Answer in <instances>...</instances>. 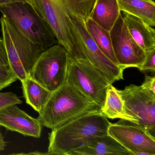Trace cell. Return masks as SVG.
Returning <instances> with one entry per match:
<instances>
[{"instance_id":"6da1fadb","label":"cell","mask_w":155,"mask_h":155,"mask_svg":"<svg viewBox=\"0 0 155 155\" xmlns=\"http://www.w3.org/2000/svg\"><path fill=\"white\" fill-rule=\"evenodd\" d=\"M96 0H30L38 14L48 23L58 41L76 58H83L80 46L69 23L71 16L85 22L90 18Z\"/></svg>"},{"instance_id":"7a4b0ae2","label":"cell","mask_w":155,"mask_h":155,"mask_svg":"<svg viewBox=\"0 0 155 155\" xmlns=\"http://www.w3.org/2000/svg\"><path fill=\"white\" fill-rule=\"evenodd\" d=\"M111 124L101 109L82 114L52 129L49 134L48 152L68 155L94 138L107 134Z\"/></svg>"},{"instance_id":"3957f363","label":"cell","mask_w":155,"mask_h":155,"mask_svg":"<svg viewBox=\"0 0 155 155\" xmlns=\"http://www.w3.org/2000/svg\"><path fill=\"white\" fill-rule=\"evenodd\" d=\"M100 109L95 102L66 82L51 92L38 118L42 126L53 129L84 113Z\"/></svg>"},{"instance_id":"277c9868","label":"cell","mask_w":155,"mask_h":155,"mask_svg":"<svg viewBox=\"0 0 155 155\" xmlns=\"http://www.w3.org/2000/svg\"><path fill=\"white\" fill-rule=\"evenodd\" d=\"M0 12L9 22L44 51L58 41L51 27L28 2H14L0 5Z\"/></svg>"},{"instance_id":"5b68a950","label":"cell","mask_w":155,"mask_h":155,"mask_svg":"<svg viewBox=\"0 0 155 155\" xmlns=\"http://www.w3.org/2000/svg\"><path fill=\"white\" fill-rule=\"evenodd\" d=\"M117 91L123 101V112L116 123L134 127L155 137V94L134 84Z\"/></svg>"},{"instance_id":"8992f818","label":"cell","mask_w":155,"mask_h":155,"mask_svg":"<svg viewBox=\"0 0 155 155\" xmlns=\"http://www.w3.org/2000/svg\"><path fill=\"white\" fill-rule=\"evenodd\" d=\"M0 22L10 68L18 79L23 81L29 77L31 71L44 50L40 45L30 40L3 16Z\"/></svg>"},{"instance_id":"52a82bcc","label":"cell","mask_w":155,"mask_h":155,"mask_svg":"<svg viewBox=\"0 0 155 155\" xmlns=\"http://www.w3.org/2000/svg\"><path fill=\"white\" fill-rule=\"evenodd\" d=\"M67 82L80 91L101 108L112 83L87 59L69 55Z\"/></svg>"},{"instance_id":"ba28073f","label":"cell","mask_w":155,"mask_h":155,"mask_svg":"<svg viewBox=\"0 0 155 155\" xmlns=\"http://www.w3.org/2000/svg\"><path fill=\"white\" fill-rule=\"evenodd\" d=\"M68 61L67 50L61 44H56L41 53L29 77L52 92L67 81Z\"/></svg>"},{"instance_id":"9c48e42d","label":"cell","mask_w":155,"mask_h":155,"mask_svg":"<svg viewBox=\"0 0 155 155\" xmlns=\"http://www.w3.org/2000/svg\"><path fill=\"white\" fill-rule=\"evenodd\" d=\"M69 23L71 31L81 48L84 58L87 59L112 84L123 79L124 69L113 63L100 49L89 34L86 22L71 16Z\"/></svg>"},{"instance_id":"30bf717a","label":"cell","mask_w":155,"mask_h":155,"mask_svg":"<svg viewBox=\"0 0 155 155\" xmlns=\"http://www.w3.org/2000/svg\"><path fill=\"white\" fill-rule=\"evenodd\" d=\"M109 32L118 66L124 70L130 67L140 69L146 59V51L131 37L121 13Z\"/></svg>"},{"instance_id":"8fae6325","label":"cell","mask_w":155,"mask_h":155,"mask_svg":"<svg viewBox=\"0 0 155 155\" xmlns=\"http://www.w3.org/2000/svg\"><path fill=\"white\" fill-rule=\"evenodd\" d=\"M108 134L117 140L131 155H155L154 137L130 126L110 124Z\"/></svg>"},{"instance_id":"7c38bea8","label":"cell","mask_w":155,"mask_h":155,"mask_svg":"<svg viewBox=\"0 0 155 155\" xmlns=\"http://www.w3.org/2000/svg\"><path fill=\"white\" fill-rule=\"evenodd\" d=\"M0 125L8 130L35 138L40 137L42 126L38 118L32 117L17 105L0 110Z\"/></svg>"},{"instance_id":"4fadbf2b","label":"cell","mask_w":155,"mask_h":155,"mask_svg":"<svg viewBox=\"0 0 155 155\" xmlns=\"http://www.w3.org/2000/svg\"><path fill=\"white\" fill-rule=\"evenodd\" d=\"M131 155L117 140L109 135L97 136L68 155Z\"/></svg>"},{"instance_id":"5bb4252c","label":"cell","mask_w":155,"mask_h":155,"mask_svg":"<svg viewBox=\"0 0 155 155\" xmlns=\"http://www.w3.org/2000/svg\"><path fill=\"white\" fill-rule=\"evenodd\" d=\"M130 35L145 51L155 48V31L141 19L125 12L120 11Z\"/></svg>"},{"instance_id":"9a60e30c","label":"cell","mask_w":155,"mask_h":155,"mask_svg":"<svg viewBox=\"0 0 155 155\" xmlns=\"http://www.w3.org/2000/svg\"><path fill=\"white\" fill-rule=\"evenodd\" d=\"M120 13L117 0H96L90 18L110 31Z\"/></svg>"},{"instance_id":"2e32d148","label":"cell","mask_w":155,"mask_h":155,"mask_svg":"<svg viewBox=\"0 0 155 155\" xmlns=\"http://www.w3.org/2000/svg\"><path fill=\"white\" fill-rule=\"evenodd\" d=\"M120 11L141 19L149 26H155V3L152 0H117Z\"/></svg>"},{"instance_id":"e0dca14e","label":"cell","mask_w":155,"mask_h":155,"mask_svg":"<svg viewBox=\"0 0 155 155\" xmlns=\"http://www.w3.org/2000/svg\"><path fill=\"white\" fill-rule=\"evenodd\" d=\"M21 82L26 103L39 112L45 106L51 92L30 77Z\"/></svg>"},{"instance_id":"ac0fdd59","label":"cell","mask_w":155,"mask_h":155,"mask_svg":"<svg viewBox=\"0 0 155 155\" xmlns=\"http://www.w3.org/2000/svg\"><path fill=\"white\" fill-rule=\"evenodd\" d=\"M86 27L89 34L104 55L113 63L118 66L113 52L109 31L91 18L86 21Z\"/></svg>"},{"instance_id":"d6986e66","label":"cell","mask_w":155,"mask_h":155,"mask_svg":"<svg viewBox=\"0 0 155 155\" xmlns=\"http://www.w3.org/2000/svg\"><path fill=\"white\" fill-rule=\"evenodd\" d=\"M102 114L107 118H120L123 112V103L116 88L111 85L107 91Z\"/></svg>"},{"instance_id":"ffe728a7","label":"cell","mask_w":155,"mask_h":155,"mask_svg":"<svg viewBox=\"0 0 155 155\" xmlns=\"http://www.w3.org/2000/svg\"><path fill=\"white\" fill-rule=\"evenodd\" d=\"M18 79L10 68L0 66V91Z\"/></svg>"},{"instance_id":"44dd1931","label":"cell","mask_w":155,"mask_h":155,"mask_svg":"<svg viewBox=\"0 0 155 155\" xmlns=\"http://www.w3.org/2000/svg\"><path fill=\"white\" fill-rule=\"evenodd\" d=\"M22 101L12 92H0V110L9 106L21 104Z\"/></svg>"},{"instance_id":"7402d4cb","label":"cell","mask_w":155,"mask_h":155,"mask_svg":"<svg viewBox=\"0 0 155 155\" xmlns=\"http://www.w3.org/2000/svg\"><path fill=\"white\" fill-rule=\"evenodd\" d=\"M146 59L140 71H155V48L146 51Z\"/></svg>"},{"instance_id":"603a6c76","label":"cell","mask_w":155,"mask_h":155,"mask_svg":"<svg viewBox=\"0 0 155 155\" xmlns=\"http://www.w3.org/2000/svg\"><path fill=\"white\" fill-rule=\"evenodd\" d=\"M0 66L10 68L4 41L1 39H0Z\"/></svg>"},{"instance_id":"cb8c5ba5","label":"cell","mask_w":155,"mask_h":155,"mask_svg":"<svg viewBox=\"0 0 155 155\" xmlns=\"http://www.w3.org/2000/svg\"><path fill=\"white\" fill-rule=\"evenodd\" d=\"M141 87L146 90L155 95V77L145 75V80Z\"/></svg>"},{"instance_id":"d4e9b609","label":"cell","mask_w":155,"mask_h":155,"mask_svg":"<svg viewBox=\"0 0 155 155\" xmlns=\"http://www.w3.org/2000/svg\"><path fill=\"white\" fill-rule=\"evenodd\" d=\"M14 2H24L29 3L30 0H0V5Z\"/></svg>"},{"instance_id":"484cf974","label":"cell","mask_w":155,"mask_h":155,"mask_svg":"<svg viewBox=\"0 0 155 155\" xmlns=\"http://www.w3.org/2000/svg\"><path fill=\"white\" fill-rule=\"evenodd\" d=\"M6 146V142L4 140V137L0 131V151L4 150Z\"/></svg>"},{"instance_id":"4316f807","label":"cell","mask_w":155,"mask_h":155,"mask_svg":"<svg viewBox=\"0 0 155 155\" xmlns=\"http://www.w3.org/2000/svg\"><path fill=\"white\" fill-rule=\"evenodd\" d=\"M18 154H27V155H49L48 152L44 153V152H40L38 151H33V152H29L28 153H21Z\"/></svg>"}]
</instances>
